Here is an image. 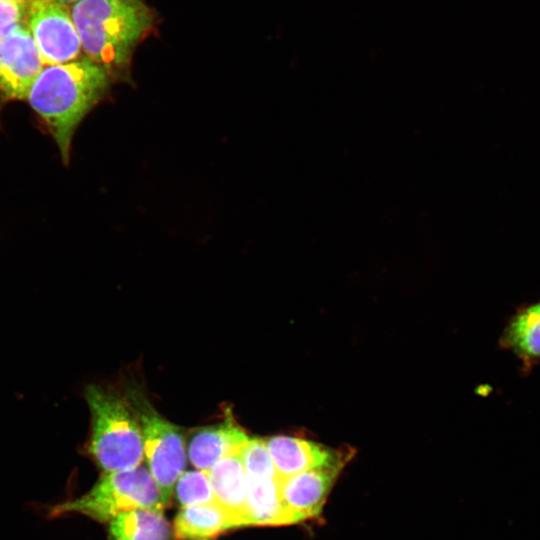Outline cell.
Returning a JSON list of instances; mask_svg holds the SVG:
<instances>
[{
  "label": "cell",
  "mask_w": 540,
  "mask_h": 540,
  "mask_svg": "<svg viewBox=\"0 0 540 540\" xmlns=\"http://www.w3.org/2000/svg\"><path fill=\"white\" fill-rule=\"evenodd\" d=\"M70 11L82 51L111 77L128 69L154 21L152 10L139 0H79Z\"/></svg>",
  "instance_id": "cell-2"
},
{
  "label": "cell",
  "mask_w": 540,
  "mask_h": 540,
  "mask_svg": "<svg viewBox=\"0 0 540 540\" xmlns=\"http://www.w3.org/2000/svg\"><path fill=\"white\" fill-rule=\"evenodd\" d=\"M85 397L92 429L88 451L104 473L141 465L144 446L137 415L126 394L90 385Z\"/></svg>",
  "instance_id": "cell-3"
},
{
  "label": "cell",
  "mask_w": 540,
  "mask_h": 540,
  "mask_svg": "<svg viewBox=\"0 0 540 540\" xmlns=\"http://www.w3.org/2000/svg\"><path fill=\"white\" fill-rule=\"evenodd\" d=\"M9 1H15V2H26L28 0H9Z\"/></svg>",
  "instance_id": "cell-21"
},
{
  "label": "cell",
  "mask_w": 540,
  "mask_h": 540,
  "mask_svg": "<svg viewBox=\"0 0 540 540\" xmlns=\"http://www.w3.org/2000/svg\"><path fill=\"white\" fill-rule=\"evenodd\" d=\"M45 67L27 27L15 24L0 47V99L24 100Z\"/></svg>",
  "instance_id": "cell-7"
},
{
  "label": "cell",
  "mask_w": 540,
  "mask_h": 540,
  "mask_svg": "<svg viewBox=\"0 0 540 540\" xmlns=\"http://www.w3.org/2000/svg\"><path fill=\"white\" fill-rule=\"evenodd\" d=\"M10 27L8 28H5V29H0V47H1V43L7 33V31L9 30ZM1 100V99H0Z\"/></svg>",
  "instance_id": "cell-20"
},
{
  "label": "cell",
  "mask_w": 540,
  "mask_h": 540,
  "mask_svg": "<svg viewBox=\"0 0 540 540\" xmlns=\"http://www.w3.org/2000/svg\"><path fill=\"white\" fill-rule=\"evenodd\" d=\"M50 1H53V2H56V3H59V4H62V5H66V6H69V5H73L75 4L77 1L79 0H50Z\"/></svg>",
  "instance_id": "cell-19"
},
{
  "label": "cell",
  "mask_w": 540,
  "mask_h": 540,
  "mask_svg": "<svg viewBox=\"0 0 540 540\" xmlns=\"http://www.w3.org/2000/svg\"><path fill=\"white\" fill-rule=\"evenodd\" d=\"M126 395L141 427L148 470L167 507L176 481L186 467L187 451L183 434L176 425L159 414L141 388L127 387Z\"/></svg>",
  "instance_id": "cell-5"
},
{
  "label": "cell",
  "mask_w": 540,
  "mask_h": 540,
  "mask_svg": "<svg viewBox=\"0 0 540 540\" xmlns=\"http://www.w3.org/2000/svg\"><path fill=\"white\" fill-rule=\"evenodd\" d=\"M174 489L176 500L182 508L216 502L205 470L183 472Z\"/></svg>",
  "instance_id": "cell-16"
},
{
  "label": "cell",
  "mask_w": 540,
  "mask_h": 540,
  "mask_svg": "<svg viewBox=\"0 0 540 540\" xmlns=\"http://www.w3.org/2000/svg\"><path fill=\"white\" fill-rule=\"evenodd\" d=\"M111 78L85 56L45 66L32 85L27 100L47 124L65 163L77 126L106 94Z\"/></svg>",
  "instance_id": "cell-1"
},
{
  "label": "cell",
  "mask_w": 540,
  "mask_h": 540,
  "mask_svg": "<svg viewBox=\"0 0 540 540\" xmlns=\"http://www.w3.org/2000/svg\"><path fill=\"white\" fill-rule=\"evenodd\" d=\"M246 476H277L263 438H249L242 451Z\"/></svg>",
  "instance_id": "cell-17"
},
{
  "label": "cell",
  "mask_w": 540,
  "mask_h": 540,
  "mask_svg": "<svg viewBox=\"0 0 540 540\" xmlns=\"http://www.w3.org/2000/svg\"><path fill=\"white\" fill-rule=\"evenodd\" d=\"M161 492L144 466L107 472L85 494L54 506L50 516L81 514L106 523L118 514L135 509L163 511Z\"/></svg>",
  "instance_id": "cell-4"
},
{
  "label": "cell",
  "mask_w": 540,
  "mask_h": 540,
  "mask_svg": "<svg viewBox=\"0 0 540 540\" xmlns=\"http://www.w3.org/2000/svg\"><path fill=\"white\" fill-rule=\"evenodd\" d=\"M207 472L215 501L229 516L234 528L250 526L242 453L219 460Z\"/></svg>",
  "instance_id": "cell-10"
},
{
  "label": "cell",
  "mask_w": 540,
  "mask_h": 540,
  "mask_svg": "<svg viewBox=\"0 0 540 540\" xmlns=\"http://www.w3.org/2000/svg\"><path fill=\"white\" fill-rule=\"evenodd\" d=\"M345 464L312 468L279 479L284 504L300 521L318 517Z\"/></svg>",
  "instance_id": "cell-9"
},
{
  "label": "cell",
  "mask_w": 540,
  "mask_h": 540,
  "mask_svg": "<svg viewBox=\"0 0 540 540\" xmlns=\"http://www.w3.org/2000/svg\"><path fill=\"white\" fill-rule=\"evenodd\" d=\"M23 24L45 66L71 62L81 55V42L69 6L50 0H28Z\"/></svg>",
  "instance_id": "cell-6"
},
{
  "label": "cell",
  "mask_w": 540,
  "mask_h": 540,
  "mask_svg": "<svg viewBox=\"0 0 540 540\" xmlns=\"http://www.w3.org/2000/svg\"><path fill=\"white\" fill-rule=\"evenodd\" d=\"M229 516L215 502L182 508L174 519L175 540H206L233 529Z\"/></svg>",
  "instance_id": "cell-13"
},
{
  "label": "cell",
  "mask_w": 540,
  "mask_h": 540,
  "mask_svg": "<svg viewBox=\"0 0 540 540\" xmlns=\"http://www.w3.org/2000/svg\"><path fill=\"white\" fill-rule=\"evenodd\" d=\"M108 523L109 540L171 539V527L163 511L130 510L118 514Z\"/></svg>",
  "instance_id": "cell-14"
},
{
  "label": "cell",
  "mask_w": 540,
  "mask_h": 540,
  "mask_svg": "<svg viewBox=\"0 0 540 540\" xmlns=\"http://www.w3.org/2000/svg\"><path fill=\"white\" fill-rule=\"evenodd\" d=\"M278 479L327 465L345 464L352 457V449L334 450L310 440L277 435L263 439Z\"/></svg>",
  "instance_id": "cell-8"
},
{
  "label": "cell",
  "mask_w": 540,
  "mask_h": 540,
  "mask_svg": "<svg viewBox=\"0 0 540 540\" xmlns=\"http://www.w3.org/2000/svg\"><path fill=\"white\" fill-rule=\"evenodd\" d=\"M26 2L0 0V29L23 22Z\"/></svg>",
  "instance_id": "cell-18"
},
{
  "label": "cell",
  "mask_w": 540,
  "mask_h": 540,
  "mask_svg": "<svg viewBox=\"0 0 540 540\" xmlns=\"http://www.w3.org/2000/svg\"><path fill=\"white\" fill-rule=\"evenodd\" d=\"M501 343L520 356L540 358V302L521 310L512 318Z\"/></svg>",
  "instance_id": "cell-15"
},
{
  "label": "cell",
  "mask_w": 540,
  "mask_h": 540,
  "mask_svg": "<svg viewBox=\"0 0 540 540\" xmlns=\"http://www.w3.org/2000/svg\"><path fill=\"white\" fill-rule=\"evenodd\" d=\"M249 437L231 418L198 429L187 445V457L197 470H209L219 460L242 453Z\"/></svg>",
  "instance_id": "cell-11"
},
{
  "label": "cell",
  "mask_w": 540,
  "mask_h": 540,
  "mask_svg": "<svg viewBox=\"0 0 540 540\" xmlns=\"http://www.w3.org/2000/svg\"><path fill=\"white\" fill-rule=\"evenodd\" d=\"M250 525L279 526L300 523L284 504L277 476H246Z\"/></svg>",
  "instance_id": "cell-12"
}]
</instances>
